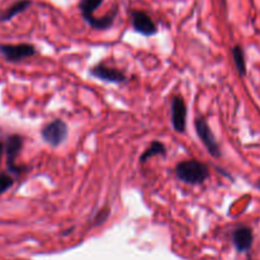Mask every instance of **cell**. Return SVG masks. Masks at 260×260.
Here are the masks:
<instances>
[{"instance_id":"1","label":"cell","mask_w":260,"mask_h":260,"mask_svg":"<svg viewBox=\"0 0 260 260\" xmlns=\"http://www.w3.org/2000/svg\"><path fill=\"white\" fill-rule=\"evenodd\" d=\"M175 174L180 182L197 185L203 184L205 180L210 177V169L205 162L200 160H184L175 167Z\"/></svg>"},{"instance_id":"2","label":"cell","mask_w":260,"mask_h":260,"mask_svg":"<svg viewBox=\"0 0 260 260\" xmlns=\"http://www.w3.org/2000/svg\"><path fill=\"white\" fill-rule=\"evenodd\" d=\"M23 149V137L19 135H10L4 144V151L7 155V168L10 174L19 175L24 173V167H18L17 157Z\"/></svg>"},{"instance_id":"3","label":"cell","mask_w":260,"mask_h":260,"mask_svg":"<svg viewBox=\"0 0 260 260\" xmlns=\"http://www.w3.org/2000/svg\"><path fill=\"white\" fill-rule=\"evenodd\" d=\"M68 135L69 127L62 119H55V121L50 122L41 131L43 141L52 147H57L63 144V141L68 139Z\"/></svg>"},{"instance_id":"4","label":"cell","mask_w":260,"mask_h":260,"mask_svg":"<svg viewBox=\"0 0 260 260\" xmlns=\"http://www.w3.org/2000/svg\"><path fill=\"white\" fill-rule=\"evenodd\" d=\"M196 131H197L198 137L202 141V144L205 145V147L207 149V151L210 152L212 156L220 157L221 156V150L220 145L217 144L215 139V135L211 131L210 126H208L207 121H206L205 117H197L194 122Z\"/></svg>"},{"instance_id":"5","label":"cell","mask_w":260,"mask_h":260,"mask_svg":"<svg viewBox=\"0 0 260 260\" xmlns=\"http://www.w3.org/2000/svg\"><path fill=\"white\" fill-rule=\"evenodd\" d=\"M37 50L30 43H18V45H0V55L9 62H19L24 58L32 57Z\"/></svg>"},{"instance_id":"6","label":"cell","mask_w":260,"mask_h":260,"mask_svg":"<svg viewBox=\"0 0 260 260\" xmlns=\"http://www.w3.org/2000/svg\"><path fill=\"white\" fill-rule=\"evenodd\" d=\"M131 23L135 32L140 33L145 37H150V36H154L157 33V25L155 24L151 17L144 10H132Z\"/></svg>"},{"instance_id":"7","label":"cell","mask_w":260,"mask_h":260,"mask_svg":"<svg viewBox=\"0 0 260 260\" xmlns=\"http://www.w3.org/2000/svg\"><path fill=\"white\" fill-rule=\"evenodd\" d=\"M90 75L98 79V80L107 81V83L112 84H121L127 80V76L123 71L118 70L116 68H111V66L106 65L103 62L93 66L90 69Z\"/></svg>"},{"instance_id":"8","label":"cell","mask_w":260,"mask_h":260,"mask_svg":"<svg viewBox=\"0 0 260 260\" xmlns=\"http://www.w3.org/2000/svg\"><path fill=\"white\" fill-rule=\"evenodd\" d=\"M172 124L178 134H184L187 127V106L182 96L175 95L172 99Z\"/></svg>"},{"instance_id":"9","label":"cell","mask_w":260,"mask_h":260,"mask_svg":"<svg viewBox=\"0 0 260 260\" xmlns=\"http://www.w3.org/2000/svg\"><path fill=\"white\" fill-rule=\"evenodd\" d=\"M253 230L248 226H240L233 233V244L239 253H246L253 245Z\"/></svg>"},{"instance_id":"10","label":"cell","mask_w":260,"mask_h":260,"mask_svg":"<svg viewBox=\"0 0 260 260\" xmlns=\"http://www.w3.org/2000/svg\"><path fill=\"white\" fill-rule=\"evenodd\" d=\"M117 14H118V7L114 5L113 9H112L108 14L103 15V17L101 18L94 17L86 23H88V24L90 25V28H93V29L106 30V29H109V28L114 24V20H116Z\"/></svg>"},{"instance_id":"11","label":"cell","mask_w":260,"mask_h":260,"mask_svg":"<svg viewBox=\"0 0 260 260\" xmlns=\"http://www.w3.org/2000/svg\"><path fill=\"white\" fill-rule=\"evenodd\" d=\"M30 5H32V0H18L14 4L10 5L8 9H5L4 12L0 13V22H8V20L13 19L15 15L25 12Z\"/></svg>"},{"instance_id":"12","label":"cell","mask_w":260,"mask_h":260,"mask_svg":"<svg viewBox=\"0 0 260 260\" xmlns=\"http://www.w3.org/2000/svg\"><path fill=\"white\" fill-rule=\"evenodd\" d=\"M104 0H79V10L85 22L94 18V12L102 5Z\"/></svg>"},{"instance_id":"13","label":"cell","mask_w":260,"mask_h":260,"mask_svg":"<svg viewBox=\"0 0 260 260\" xmlns=\"http://www.w3.org/2000/svg\"><path fill=\"white\" fill-rule=\"evenodd\" d=\"M167 155V147L162 142L160 141H152L150 144V146L142 152V155L140 156V162H146L147 160L151 159L154 156H165Z\"/></svg>"},{"instance_id":"14","label":"cell","mask_w":260,"mask_h":260,"mask_svg":"<svg viewBox=\"0 0 260 260\" xmlns=\"http://www.w3.org/2000/svg\"><path fill=\"white\" fill-rule=\"evenodd\" d=\"M231 53H233L234 62H235L239 74H240L241 76H245L246 75V61H245V53H244L243 47H241L240 45L234 46L233 50H231Z\"/></svg>"},{"instance_id":"15","label":"cell","mask_w":260,"mask_h":260,"mask_svg":"<svg viewBox=\"0 0 260 260\" xmlns=\"http://www.w3.org/2000/svg\"><path fill=\"white\" fill-rule=\"evenodd\" d=\"M13 184H14V179H13L12 175L8 174V173H2L0 174V196L4 194L8 189H10Z\"/></svg>"},{"instance_id":"16","label":"cell","mask_w":260,"mask_h":260,"mask_svg":"<svg viewBox=\"0 0 260 260\" xmlns=\"http://www.w3.org/2000/svg\"><path fill=\"white\" fill-rule=\"evenodd\" d=\"M108 216H109L108 208H103V210H101L98 213H96L95 217H94L93 226H98V225H102V223H104L107 221V218H108Z\"/></svg>"},{"instance_id":"17","label":"cell","mask_w":260,"mask_h":260,"mask_svg":"<svg viewBox=\"0 0 260 260\" xmlns=\"http://www.w3.org/2000/svg\"><path fill=\"white\" fill-rule=\"evenodd\" d=\"M3 152H4V144H3V142H0V162H2Z\"/></svg>"},{"instance_id":"18","label":"cell","mask_w":260,"mask_h":260,"mask_svg":"<svg viewBox=\"0 0 260 260\" xmlns=\"http://www.w3.org/2000/svg\"><path fill=\"white\" fill-rule=\"evenodd\" d=\"M256 185H258V188H259V189H260V180H259V182H258V184H256Z\"/></svg>"}]
</instances>
